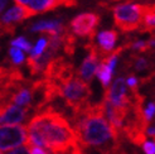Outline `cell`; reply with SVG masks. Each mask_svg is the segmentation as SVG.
Masks as SVG:
<instances>
[{"label":"cell","instance_id":"cell-1","mask_svg":"<svg viewBox=\"0 0 155 154\" xmlns=\"http://www.w3.org/2000/svg\"><path fill=\"white\" fill-rule=\"evenodd\" d=\"M71 120L82 153L87 150L100 154L120 153L121 134L107 121L101 102L92 105L88 101L72 114Z\"/></svg>","mask_w":155,"mask_h":154},{"label":"cell","instance_id":"cell-2","mask_svg":"<svg viewBox=\"0 0 155 154\" xmlns=\"http://www.w3.org/2000/svg\"><path fill=\"white\" fill-rule=\"evenodd\" d=\"M27 143L48 149L52 154H69L78 147V140L68 119L62 112L47 107L29 120Z\"/></svg>","mask_w":155,"mask_h":154},{"label":"cell","instance_id":"cell-3","mask_svg":"<svg viewBox=\"0 0 155 154\" xmlns=\"http://www.w3.org/2000/svg\"><path fill=\"white\" fill-rule=\"evenodd\" d=\"M56 85L58 89V97H62L66 107L71 111V116L73 112L88 102L92 95L90 85L77 76V73L57 82Z\"/></svg>","mask_w":155,"mask_h":154},{"label":"cell","instance_id":"cell-4","mask_svg":"<svg viewBox=\"0 0 155 154\" xmlns=\"http://www.w3.org/2000/svg\"><path fill=\"white\" fill-rule=\"evenodd\" d=\"M144 4L125 2L114 6V22L121 32L130 33L139 30L141 27Z\"/></svg>","mask_w":155,"mask_h":154},{"label":"cell","instance_id":"cell-5","mask_svg":"<svg viewBox=\"0 0 155 154\" xmlns=\"http://www.w3.org/2000/svg\"><path fill=\"white\" fill-rule=\"evenodd\" d=\"M27 80L18 68L0 67V114L10 105L13 94Z\"/></svg>","mask_w":155,"mask_h":154},{"label":"cell","instance_id":"cell-6","mask_svg":"<svg viewBox=\"0 0 155 154\" xmlns=\"http://www.w3.org/2000/svg\"><path fill=\"white\" fill-rule=\"evenodd\" d=\"M101 20V15L97 13H82L71 20V32L81 38H87V42H94L96 29Z\"/></svg>","mask_w":155,"mask_h":154},{"label":"cell","instance_id":"cell-7","mask_svg":"<svg viewBox=\"0 0 155 154\" xmlns=\"http://www.w3.org/2000/svg\"><path fill=\"white\" fill-rule=\"evenodd\" d=\"M15 4L20 6L29 17L47 13L59 6L72 8L76 6V0H15Z\"/></svg>","mask_w":155,"mask_h":154},{"label":"cell","instance_id":"cell-8","mask_svg":"<svg viewBox=\"0 0 155 154\" xmlns=\"http://www.w3.org/2000/svg\"><path fill=\"white\" fill-rule=\"evenodd\" d=\"M28 133L24 125L0 124V150H9L27 142Z\"/></svg>","mask_w":155,"mask_h":154},{"label":"cell","instance_id":"cell-9","mask_svg":"<svg viewBox=\"0 0 155 154\" xmlns=\"http://www.w3.org/2000/svg\"><path fill=\"white\" fill-rule=\"evenodd\" d=\"M140 95V92L133 94L127 91V85L122 77H119L111 87H108L105 91V99L108 100L114 105H117L121 107H131L135 102V99Z\"/></svg>","mask_w":155,"mask_h":154},{"label":"cell","instance_id":"cell-10","mask_svg":"<svg viewBox=\"0 0 155 154\" xmlns=\"http://www.w3.org/2000/svg\"><path fill=\"white\" fill-rule=\"evenodd\" d=\"M44 79H48L52 82L57 83L64 79H68L69 76L74 75L73 65L63 57L52 58L48 65L44 68Z\"/></svg>","mask_w":155,"mask_h":154},{"label":"cell","instance_id":"cell-11","mask_svg":"<svg viewBox=\"0 0 155 154\" xmlns=\"http://www.w3.org/2000/svg\"><path fill=\"white\" fill-rule=\"evenodd\" d=\"M30 18L29 15L21 9L20 6L15 5L10 8L8 12H5L2 17H0V35L5 34H14L15 28L20 22Z\"/></svg>","mask_w":155,"mask_h":154},{"label":"cell","instance_id":"cell-12","mask_svg":"<svg viewBox=\"0 0 155 154\" xmlns=\"http://www.w3.org/2000/svg\"><path fill=\"white\" fill-rule=\"evenodd\" d=\"M84 48L88 51V55L84 58L80 71L77 72V76L81 77L83 81L88 82L95 76L96 68L98 65V59H100V52H98V47L96 44H94V42H87Z\"/></svg>","mask_w":155,"mask_h":154},{"label":"cell","instance_id":"cell-13","mask_svg":"<svg viewBox=\"0 0 155 154\" xmlns=\"http://www.w3.org/2000/svg\"><path fill=\"white\" fill-rule=\"evenodd\" d=\"M30 114L32 112L28 109L10 104L0 114V124H18V122H23L29 118Z\"/></svg>","mask_w":155,"mask_h":154},{"label":"cell","instance_id":"cell-14","mask_svg":"<svg viewBox=\"0 0 155 154\" xmlns=\"http://www.w3.org/2000/svg\"><path fill=\"white\" fill-rule=\"evenodd\" d=\"M117 39H119V33L114 29L104 30V32L98 34V52L101 59L105 58L107 55H110V52L114 49Z\"/></svg>","mask_w":155,"mask_h":154},{"label":"cell","instance_id":"cell-15","mask_svg":"<svg viewBox=\"0 0 155 154\" xmlns=\"http://www.w3.org/2000/svg\"><path fill=\"white\" fill-rule=\"evenodd\" d=\"M64 25L62 24L61 20H41L37 22L30 27L32 32H41V33H47L48 35H56L59 34L64 30Z\"/></svg>","mask_w":155,"mask_h":154},{"label":"cell","instance_id":"cell-16","mask_svg":"<svg viewBox=\"0 0 155 154\" xmlns=\"http://www.w3.org/2000/svg\"><path fill=\"white\" fill-rule=\"evenodd\" d=\"M127 65L131 67V70L136 73H148V75H154L153 72V67L151 63L149 62V59L144 58L139 53H133L130 56V62H127Z\"/></svg>","mask_w":155,"mask_h":154},{"label":"cell","instance_id":"cell-17","mask_svg":"<svg viewBox=\"0 0 155 154\" xmlns=\"http://www.w3.org/2000/svg\"><path fill=\"white\" fill-rule=\"evenodd\" d=\"M155 13H154V4H144V12H143V19H141V33H153L154 32V24H155Z\"/></svg>","mask_w":155,"mask_h":154},{"label":"cell","instance_id":"cell-18","mask_svg":"<svg viewBox=\"0 0 155 154\" xmlns=\"http://www.w3.org/2000/svg\"><path fill=\"white\" fill-rule=\"evenodd\" d=\"M95 75H97V77L100 79V81H101V83L105 87L110 83V81L112 79V71L110 70V67H108L105 62H101L100 65H97Z\"/></svg>","mask_w":155,"mask_h":154},{"label":"cell","instance_id":"cell-19","mask_svg":"<svg viewBox=\"0 0 155 154\" xmlns=\"http://www.w3.org/2000/svg\"><path fill=\"white\" fill-rule=\"evenodd\" d=\"M12 44V47H17L21 51H24V52H32V44H30L24 37H19V38H15V39H13L10 42Z\"/></svg>","mask_w":155,"mask_h":154},{"label":"cell","instance_id":"cell-20","mask_svg":"<svg viewBox=\"0 0 155 154\" xmlns=\"http://www.w3.org/2000/svg\"><path fill=\"white\" fill-rule=\"evenodd\" d=\"M9 57L12 58L13 63L20 65L23 61H24V53H23L21 49L17 48V47H12V48L9 49Z\"/></svg>","mask_w":155,"mask_h":154},{"label":"cell","instance_id":"cell-21","mask_svg":"<svg viewBox=\"0 0 155 154\" xmlns=\"http://www.w3.org/2000/svg\"><path fill=\"white\" fill-rule=\"evenodd\" d=\"M47 38H41L39 41L37 42V44H35V47L34 48H32V55H30V57H38V56H41L42 53L44 52V49H45V47H47Z\"/></svg>","mask_w":155,"mask_h":154},{"label":"cell","instance_id":"cell-22","mask_svg":"<svg viewBox=\"0 0 155 154\" xmlns=\"http://www.w3.org/2000/svg\"><path fill=\"white\" fill-rule=\"evenodd\" d=\"M154 109H155L154 102H149L145 107H143V115H144V118L148 120L149 122L154 118Z\"/></svg>","mask_w":155,"mask_h":154},{"label":"cell","instance_id":"cell-23","mask_svg":"<svg viewBox=\"0 0 155 154\" xmlns=\"http://www.w3.org/2000/svg\"><path fill=\"white\" fill-rule=\"evenodd\" d=\"M25 144L29 148V154H49L43 147H39V145H35V144H29V143H25Z\"/></svg>","mask_w":155,"mask_h":154},{"label":"cell","instance_id":"cell-24","mask_svg":"<svg viewBox=\"0 0 155 154\" xmlns=\"http://www.w3.org/2000/svg\"><path fill=\"white\" fill-rule=\"evenodd\" d=\"M141 147L145 152V154H155V144L154 142H150V140H145Z\"/></svg>","mask_w":155,"mask_h":154},{"label":"cell","instance_id":"cell-25","mask_svg":"<svg viewBox=\"0 0 155 154\" xmlns=\"http://www.w3.org/2000/svg\"><path fill=\"white\" fill-rule=\"evenodd\" d=\"M8 154H29V148H28L27 144L25 145H20V147L10 150V153H8Z\"/></svg>","mask_w":155,"mask_h":154},{"label":"cell","instance_id":"cell-26","mask_svg":"<svg viewBox=\"0 0 155 154\" xmlns=\"http://www.w3.org/2000/svg\"><path fill=\"white\" fill-rule=\"evenodd\" d=\"M9 3H10V0H0V13L5 9Z\"/></svg>","mask_w":155,"mask_h":154},{"label":"cell","instance_id":"cell-27","mask_svg":"<svg viewBox=\"0 0 155 154\" xmlns=\"http://www.w3.org/2000/svg\"><path fill=\"white\" fill-rule=\"evenodd\" d=\"M71 154H83V153H82V150L80 149V147H77L76 149H73V150L71 152Z\"/></svg>","mask_w":155,"mask_h":154},{"label":"cell","instance_id":"cell-28","mask_svg":"<svg viewBox=\"0 0 155 154\" xmlns=\"http://www.w3.org/2000/svg\"><path fill=\"white\" fill-rule=\"evenodd\" d=\"M0 154H3V153H2V152H0Z\"/></svg>","mask_w":155,"mask_h":154}]
</instances>
